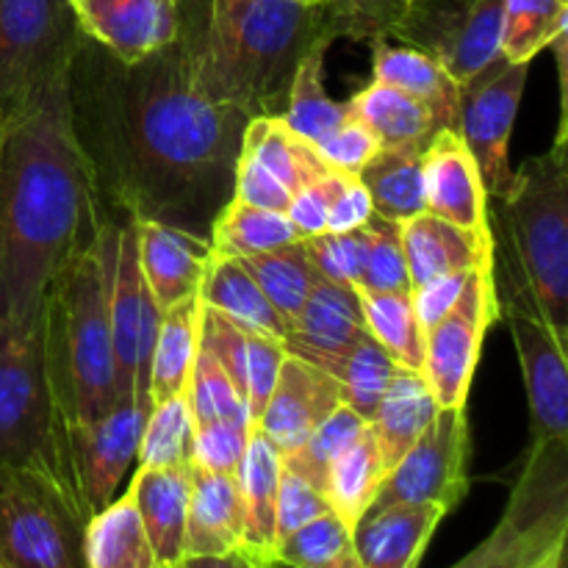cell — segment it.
<instances>
[{"instance_id":"48","label":"cell","mask_w":568,"mask_h":568,"mask_svg":"<svg viewBox=\"0 0 568 568\" xmlns=\"http://www.w3.org/2000/svg\"><path fill=\"white\" fill-rule=\"evenodd\" d=\"M303 242L308 247L316 272L325 281L342 283V286H358L366 261V244H369L366 225L353 227V231L316 233V236L303 239Z\"/></svg>"},{"instance_id":"50","label":"cell","mask_w":568,"mask_h":568,"mask_svg":"<svg viewBox=\"0 0 568 568\" xmlns=\"http://www.w3.org/2000/svg\"><path fill=\"white\" fill-rule=\"evenodd\" d=\"M325 514H331V503L325 499V494L316 491L308 480L283 466L275 508V547L277 541Z\"/></svg>"},{"instance_id":"15","label":"cell","mask_w":568,"mask_h":568,"mask_svg":"<svg viewBox=\"0 0 568 568\" xmlns=\"http://www.w3.org/2000/svg\"><path fill=\"white\" fill-rule=\"evenodd\" d=\"M111 344H114L116 397L131 394L139 408L150 410V358L161 308L139 266L136 225L120 222L114 275H111Z\"/></svg>"},{"instance_id":"21","label":"cell","mask_w":568,"mask_h":568,"mask_svg":"<svg viewBox=\"0 0 568 568\" xmlns=\"http://www.w3.org/2000/svg\"><path fill=\"white\" fill-rule=\"evenodd\" d=\"M425 211L460 227H488V194L469 148L455 128H442L422 153Z\"/></svg>"},{"instance_id":"34","label":"cell","mask_w":568,"mask_h":568,"mask_svg":"<svg viewBox=\"0 0 568 568\" xmlns=\"http://www.w3.org/2000/svg\"><path fill=\"white\" fill-rule=\"evenodd\" d=\"M83 552L89 568H161L131 491L111 499L87 521Z\"/></svg>"},{"instance_id":"23","label":"cell","mask_w":568,"mask_h":568,"mask_svg":"<svg viewBox=\"0 0 568 568\" xmlns=\"http://www.w3.org/2000/svg\"><path fill=\"white\" fill-rule=\"evenodd\" d=\"M136 225L139 266L161 311L200 292L211 242L161 222L131 220Z\"/></svg>"},{"instance_id":"35","label":"cell","mask_w":568,"mask_h":568,"mask_svg":"<svg viewBox=\"0 0 568 568\" xmlns=\"http://www.w3.org/2000/svg\"><path fill=\"white\" fill-rule=\"evenodd\" d=\"M311 364H316L327 375L336 377V383L342 386L344 403L364 422H372L383 392H386L394 372H397L392 355L375 342L369 331L361 333L353 344H347L338 353L316 355V358H311Z\"/></svg>"},{"instance_id":"12","label":"cell","mask_w":568,"mask_h":568,"mask_svg":"<svg viewBox=\"0 0 568 568\" xmlns=\"http://www.w3.org/2000/svg\"><path fill=\"white\" fill-rule=\"evenodd\" d=\"M499 320L491 261L471 270L453 308L425 331V375L438 408H464L480 361L483 338Z\"/></svg>"},{"instance_id":"29","label":"cell","mask_w":568,"mask_h":568,"mask_svg":"<svg viewBox=\"0 0 568 568\" xmlns=\"http://www.w3.org/2000/svg\"><path fill=\"white\" fill-rule=\"evenodd\" d=\"M372 61H375V81L403 89L405 94L427 105V111L436 116L438 128L458 131L460 83L433 55L408 48V44L397 48L388 39H375Z\"/></svg>"},{"instance_id":"18","label":"cell","mask_w":568,"mask_h":568,"mask_svg":"<svg viewBox=\"0 0 568 568\" xmlns=\"http://www.w3.org/2000/svg\"><path fill=\"white\" fill-rule=\"evenodd\" d=\"M344 403L342 386L311 361L286 353L275 386L261 410L258 427L281 455L303 447L305 438Z\"/></svg>"},{"instance_id":"30","label":"cell","mask_w":568,"mask_h":568,"mask_svg":"<svg viewBox=\"0 0 568 568\" xmlns=\"http://www.w3.org/2000/svg\"><path fill=\"white\" fill-rule=\"evenodd\" d=\"M436 414L438 403L427 386L425 375L397 366L369 422L386 471H392L403 460V455L419 442V436L430 427Z\"/></svg>"},{"instance_id":"41","label":"cell","mask_w":568,"mask_h":568,"mask_svg":"<svg viewBox=\"0 0 568 568\" xmlns=\"http://www.w3.org/2000/svg\"><path fill=\"white\" fill-rule=\"evenodd\" d=\"M325 50L327 48H314L303 59V64H300L297 75L292 81V89H288L286 111L281 116L294 133H300L314 148L322 139L331 136L349 116V103L333 100L325 92V83H322Z\"/></svg>"},{"instance_id":"36","label":"cell","mask_w":568,"mask_h":568,"mask_svg":"<svg viewBox=\"0 0 568 568\" xmlns=\"http://www.w3.org/2000/svg\"><path fill=\"white\" fill-rule=\"evenodd\" d=\"M422 153L425 150H377L358 172L369 194L372 214L403 222L425 211V181H422Z\"/></svg>"},{"instance_id":"22","label":"cell","mask_w":568,"mask_h":568,"mask_svg":"<svg viewBox=\"0 0 568 568\" xmlns=\"http://www.w3.org/2000/svg\"><path fill=\"white\" fill-rule=\"evenodd\" d=\"M399 242L410 288L455 272H471L491 261L488 227H460L430 211L399 222Z\"/></svg>"},{"instance_id":"49","label":"cell","mask_w":568,"mask_h":568,"mask_svg":"<svg viewBox=\"0 0 568 568\" xmlns=\"http://www.w3.org/2000/svg\"><path fill=\"white\" fill-rule=\"evenodd\" d=\"M408 0H331L338 37L375 42L388 39Z\"/></svg>"},{"instance_id":"24","label":"cell","mask_w":568,"mask_h":568,"mask_svg":"<svg viewBox=\"0 0 568 568\" xmlns=\"http://www.w3.org/2000/svg\"><path fill=\"white\" fill-rule=\"evenodd\" d=\"M447 510L399 503L372 510L353 530L361 568H416Z\"/></svg>"},{"instance_id":"6","label":"cell","mask_w":568,"mask_h":568,"mask_svg":"<svg viewBox=\"0 0 568 568\" xmlns=\"http://www.w3.org/2000/svg\"><path fill=\"white\" fill-rule=\"evenodd\" d=\"M0 466L50 477L92 519L72 471L67 422L44 364L42 327L31 336L0 333Z\"/></svg>"},{"instance_id":"61","label":"cell","mask_w":568,"mask_h":568,"mask_svg":"<svg viewBox=\"0 0 568 568\" xmlns=\"http://www.w3.org/2000/svg\"><path fill=\"white\" fill-rule=\"evenodd\" d=\"M266 568H272V564H270V566H266Z\"/></svg>"},{"instance_id":"1","label":"cell","mask_w":568,"mask_h":568,"mask_svg":"<svg viewBox=\"0 0 568 568\" xmlns=\"http://www.w3.org/2000/svg\"><path fill=\"white\" fill-rule=\"evenodd\" d=\"M72 133L103 205L211 236L231 203L247 116L192 81V33L125 64L87 37L70 70Z\"/></svg>"},{"instance_id":"27","label":"cell","mask_w":568,"mask_h":568,"mask_svg":"<svg viewBox=\"0 0 568 568\" xmlns=\"http://www.w3.org/2000/svg\"><path fill=\"white\" fill-rule=\"evenodd\" d=\"M366 331L364 308L355 286H342L322 277L305 300L303 311L292 322V333L283 344L300 358L338 353Z\"/></svg>"},{"instance_id":"47","label":"cell","mask_w":568,"mask_h":568,"mask_svg":"<svg viewBox=\"0 0 568 568\" xmlns=\"http://www.w3.org/2000/svg\"><path fill=\"white\" fill-rule=\"evenodd\" d=\"M366 261L361 272V292H410L408 266H405L403 242H399V222L383 220L372 214L366 220Z\"/></svg>"},{"instance_id":"11","label":"cell","mask_w":568,"mask_h":568,"mask_svg":"<svg viewBox=\"0 0 568 568\" xmlns=\"http://www.w3.org/2000/svg\"><path fill=\"white\" fill-rule=\"evenodd\" d=\"M505 0H408L388 39L433 55L458 83L499 59Z\"/></svg>"},{"instance_id":"33","label":"cell","mask_w":568,"mask_h":568,"mask_svg":"<svg viewBox=\"0 0 568 568\" xmlns=\"http://www.w3.org/2000/svg\"><path fill=\"white\" fill-rule=\"evenodd\" d=\"M347 103L349 111L369 128L381 150H425L442 131L427 105L383 81H372Z\"/></svg>"},{"instance_id":"31","label":"cell","mask_w":568,"mask_h":568,"mask_svg":"<svg viewBox=\"0 0 568 568\" xmlns=\"http://www.w3.org/2000/svg\"><path fill=\"white\" fill-rule=\"evenodd\" d=\"M200 316H203V303L197 294L161 311L153 358H150V399L153 405L186 394L194 358L200 353Z\"/></svg>"},{"instance_id":"4","label":"cell","mask_w":568,"mask_h":568,"mask_svg":"<svg viewBox=\"0 0 568 568\" xmlns=\"http://www.w3.org/2000/svg\"><path fill=\"white\" fill-rule=\"evenodd\" d=\"M116 236L120 222L105 216L98 236L72 255L44 300V364L67 427L100 419L116 403L109 308Z\"/></svg>"},{"instance_id":"10","label":"cell","mask_w":568,"mask_h":568,"mask_svg":"<svg viewBox=\"0 0 568 568\" xmlns=\"http://www.w3.org/2000/svg\"><path fill=\"white\" fill-rule=\"evenodd\" d=\"M89 516L50 477L0 466V560L6 568H89Z\"/></svg>"},{"instance_id":"42","label":"cell","mask_w":568,"mask_h":568,"mask_svg":"<svg viewBox=\"0 0 568 568\" xmlns=\"http://www.w3.org/2000/svg\"><path fill=\"white\" fill-rule=\"evenodd\" d=\"M568 28V0H505L499 53L514 64H530Z\"/></svg>"},{"instance_id":"20","label":"cell","mask_w":568,"mask_h":568,"mask_svg":"<svg viewBox=\"0 0 568 568\" xmlns=\"http://www.w3.org/2000/svg\"><path fill=\"white\" fill-rule=\"evenodd\" d=\"M200 344L231 377L255 425L275 386L277 369L288 353L286 344L253 327L239 325L209 305H203V316H200Z\"/></svg>"},{"instance_id":"60","label":"cell","mask_w":568,"mask_h":568,"mask_svg":"<svg viewBox=\"0 0 568 568\" xmlns=\"http://www.w3.org/2000/svg\"><path fill=\"white\" fill-rule=\"evenodd\" d=\"M0 568H6V566H3V560H0Z\"/></svg>"},{"instance_id":"45","label":"cell","mask_w":568,"mask_h":568,"mask_svg":"<svg viewBox=\"0 0 568 568\" xmlns=\"http://www.w3.org/2000/svg\"><path fill=\"white\" fill-rule=\"evenodd\" d=\"M369 422L361 419L347 403L338 405L308 438H305L303 447H297L294 453L283 455V466L294 475H300L303 480H308L316 491L325 494V480L327 471H331L333 460L366 430Z\"/></svg>"},{"instance_id":"38","label":"cell","mask_w":568,"mask_h":568,"mask_svg":"<svg viewBox=\"0 0 568 568\" xmlns=\"http://www.w3.org/2000/svg\"><path fill=\"white\" fill-rule=\"evenodd\" d=\"M239 261L250 272V277L258 283L266 300L275 305L277 314L288 322V327L297 320V314L303 311L305 300L314 292L316 283L322 281L303 239L292 244H283V247L266 250V253L244 255Z\"/></svg>"},{"instance_id":"3","label":"cell","mask_w":568,"mask_h":568,"mask_svg":"<svg viewBox=\"0 0 568 568\" xmlns=\"http://www.w3.org/2000/svg\"><path fill=\"white\" fill-rule=\"evenodd\" d=\"M338 37L331 3L211 0L203 31L192 33V81L211 103L247 120L283 116L300 64Z\"/></svg>"},{"instance_id":"44","label":"cell","mask_w":568,"mask_h":568,"mask_svg":"<svg viewBox=\"0 0 568 568\" xmlns=\"http://www.w3.org/2000/svg\"><path fill=\"white\" fill-rule=\"evenodd\" d=\"M189 410H192V427H216V425H253L244 399L239 397L231 377L222 372L214 355L200 344L194 358L192 377L186 386ZM255 427V425H253Z\"/></svg>"},{"instance_id":"32","label":"cell","mask_w":568,"mask_h":568,"mask_svg":"<svg viewBox=\"0 0 568 568\" xmlns=\"http://www.w3.org/2000/svg\"><path fill=\"white\" fill-rule=\"evenodd\" d=\"M197 297L200 303L220 311L227 320L253 327V331L277 338V342H286L288 331H292L239 258L211 253Z\"/></svg>"},{"instance_id":"28","label":"cell","mask_w":568,"mask_h":568,"mask_svg":"<svg viewBox=\"0 0 568 568\" xmlns=\"http://www.w3.org/2000/svg\"><path fill=\"white\" fill-rule=\"evenodd\" d=\"M281 475L283 455L255 427L239 469V491L244 510L242 549L261 564H275V508Z\"/></svg>"},{"instance_id":"40","label":"cell","mask_w":568,"mask_h":568,"mask_svg":"<svg viewBox=\"0 0 568 568\" xmlns=\"http://www.w3.org/2000/svg\"><path fill=\"white\" fill-rule=\"evenodd\" d=\"M366 331L403 369L422 372L425 364V327L416 316L410 292H361Z\"/></svg>"},{"instance_id":"26","label":"cell","mask_w":568,"mask_h":568,"mask_svg":"<svg viewBox=\"0 0 568 568\" xmlns=\"http://www.w3.org/2000/svg\"><path fill=\"white\" fill-rule=\"evenodd\" d=\"M189 488H192L189 466H170V469L139 466L128 488L161 568H178L186 558Z\"/></svg>"},{"instance_id":"55","label":"cell","mask_w":568,"mask_h":568,"mask_svg":"<svg viewBox=\"0 0 568 568\" xmlns=\"http://www.w3.org/2000/svg\"><path fill=\"white\" fill-rule=\"evenodd\" d=\"M270 564H261V560L250 558L244 549L227 555H205V558H183V564L178 568H266Z\"/></svg>"},{"instance_id":"14","label":"cell","mask_w":568,"mask_h":568,"mask_svg":"<svg viewBox=\"0 0 568 568\" xmlns=\"http://www.w3.org/2000/svg\"><path fill=\"white\" fill-rule=\"evenodd\" d=\"M530 64H514L499 55L494 64L460 83L458 133L469 148L488 200L503 197L510 183L508 148L516 111L527 87Z\"/></svg>"},{"instance_id":"39","label":"cell","mask_w":568,"mask_h":568,"mask_svg":"<svg viewBox=\"0 0 568 568\" xmlns=\"http://www.w3.org/2000/svg\"><path fill=\"white\" fill-rule=\"evenodd\" d=\"M209 242L211 253L244 258V255L266 253V250L300 242V233L283 211L261 209V205L231 197V203L220 211L211 225Z\"/></svg>"},{"instance_id":"53","label":"cell","mask_w":568,"mask_h":568,"mask_svg":"<svg viewBox=\"0 0 568 568\" xmlns=\"http://www.w3.org/2000/svg\"><path fill=\"white\" fill-rule=\"evenodd\" d=\"M471 272H455V275L436 277V281H427L422 286L410 288V300H414L416 316H419L422 327H433L449 308L455 305V300L464 292L466 281H469Z\"/></svg>"},{"instance_id":"19","label":"cell","mask_w":568,"mask_h":568,"mask_svg":"<svg viewBox=\"0 0 568 568\" xmlns=\"http://www.w3.org/2000/svg\"><path fill=\"white\" fill-rule=\"evenodd\" d=\"M89 39L125 64L175 42L183 31L178 0H75Z\"/></svg>"},{"instance_id":"54","label":"cell","mask_w":568,"mask_h":568,"mask_svg":"<svg viewBox=\"0 0 568 568\" xmlns=\"http://www.w3.org/2000/svg\"><path fill=\"white\" fill-rule=\"evenodd\" d=\"M372 216L369 194H366L364 183L358 175H344L342 186H338L336 197H333L331 211H327V225L325 231H353V227L366 225Z\"/></svg>"},{"instance_id":"58","label":"cell","mask_w":568,"mask_h":568,"mask_svg":"<svg viewBox=\"0 0 568 568\" xmlns=\"http://www.w3.org/2000/svg\"><path fill=\"white\" fill-rule=\"evenodd\" d=\"M272 568H288V566H283V564H277V560H275V564H272Z\"/></svg>"},{"instance_id":"46","label":"cell","mask_w":568,"mask_h":568,"mask_svg":"<svg viewBox=\"0 0 568 568\" xmlns=\"http://www.w3.org/2000/svg\"><path fill=\"white\" fill-rule=\"evenodd\" d=\"M192 410L186 394L172 397L150 408L139 438L136 460L148 469H170V466L192 464Z\"/></svg>"},{"instance_id":"59","label":"cell","mask_w":568,"mask_h":568,"mask_svg":"<svg viewBox=\"0 0 568 568\" xmlns=\"http://www.w3.org/2000/svg\"><path fill=\"white\" fill-rule=\"evenodd\" d=\"M558 568H566V558H564V560H560V564H558Z\"/></svg>"},{"instance_id":"7","label":"cell","mask_w":568,"mask_h":568,"mask_svg":"<svg viewBox=\"0 0 568 568\" xmlns=\"http://www.w3.org/2000/svg\"><path fill=\"white\" fill-rule=\"evenodd\" d=\"M87 42L75 0H0V122L6 128L70 83Z\"/></svg>"},{"instance_id":"2","label":"cell","mask_w":568,"mask_h":568,"mask_svg":"<svg viewBox=\"0 0 568 568\" xmlns=\"http://www.w3.org/2000/svg\"><path fill=\"white\" fill-rule=\"evenodd\" d=\"M105 220L72 133L70 83L50 92L3 139L0 159V333L42 327L50 286Z\"/></svg>"},{"instance_id":"37","label":"cell","mask_w":568,"mask_h":568,"mask_svg":"<svg viewBox=\"0 0 568 568\" xmlns=\"http://www.w3.org/2000/svg\"><path fill=\"white\" fill-rule=\"evenodd\" d=\"M386 464L381 458L372 427L366 430L333 460L331 471L325 480V499L331 503V510L355 530L358 521L364 519L366 510L375 503L383 480H386Z\"/></svg>"},{"instance_id":"56","label":"cell","mask_w":568,"mask_h":568,"mask_svg":"<svg viewBox=\"0 0 568 568\" xmlns=\"http://www.w3.org/2000/svg\"><path fill=\"white\" fill-rule=\"evenodd\" d=\"M6 131H9V128H6L3 122H0V159H3V139H6Z\"/></svg>"},{"instance_id":"17","label":"cell","mask_w":568,"mask_h":568,"mask_svg":"<svg viewBox=\"0 0 568 568\" xmlns=\"http://www.w3.org/2000/svg\"><path fill=\"white\" fill-rule=\"evenodd\" d=\"M148 416L150 410L139 408L131 394H120L105 416L67 427L72 471L92 516L116 497L128 466L136 460Z\"/></svg>"},{"instance_id":"9","label":"cell","mask_w":568,"mask_h":568,"mask_svg":"<svg viewBox=\"0 0 568 568\" xmlns=\"http://www.w3.org/2000/svg\"><path fill=\"white\" fill-rule=\"evenodd\" d=\"M566 530L568 436L538 438L499 525L453 568H541L566 549Z\"/></svg>"},{"instance_id":"43","label":"cell","mask_w":568,"mask_h":568,"mask_svg":"<svg viewBox=\"0 0 568 568\" xmlns=\"http://www.w3.org/2000/svg\"><path fill=\"white\" fill-rule=\"evenodd\" d=\"M275 560L288 568H361L353 530L333 510L277 541Z\"/></svg>"},{"instance_id":"16","label":"cell","mask_w":568,"mask_h":568,"mask_svg":"<svg viewBox=\"0 0 568 568\" xmlns=\"http://www.w3.org/2000/svg\"><path fill=\"white\" fill-rule=\"evenodd\" d=\"M331 166L316 148L294 133L281 116H255L247 122L236 161L233 197L286 214L294 194Z\"/></svg>"},{"instance_id":"25","label":"cell","mask_w":568,"mask_h":568,"mask_svg":"<svg viewBox=\"0 0 568 568\" xmlns=\"http://www.w3.org/2000/svg\"><path fill=\"white\" fill-rule=\"evenodd\" d=\"M186 558L227 555L242 549L244 510L236 475L189 464Z\"/></svg>"},{"instance_id":"52","label":"cell","mask_w":568,"mask_h":568,"mask_svg":"<svg viewBox=\"0 0 568 568\" xmlns=\"http://www.w3.org/2000/svg\"><path fill=\"white\" fill-rule=\"evenodd\" d=\"M344 175L347 172L327 170L325 175H320L316 181H311L308 186L300 189L297 194L288 203L286 216L292 220V225L297 227L300 239H311L316 233H325L327 225V211H331L333 197H336L338 186H342Z\"/></svg>"},{"instance_id":"51","label":"cell","mask_w":568,"mask_h":568,"mask_svg":"<svg viewBox=\"0 0 568 568\" xmlns=\"http://www.w3.org/2000/svg\"><path fill=\"white\" fill-rule=\"evenodd\" d=\"M381 150L377 139L372 136L369 128L349 111L347 120L336 128L327 139L316 144V153L325 161L331 170L347 172V175H358L361 166Z\"/></svg>"},{"instance_id":"8","label":"cell","mask_w":568,"mask_h":568,"mask_svg":"<svg viewBox=\"0 0 568 568\" xmlns=\"http://www.w3.org/2000/svg\"><path fill=\"white\" fill-rule=\"evenodd\" d=\"M488 231H491L494 297H497L499 320H505L514 336L521 375H525L532 442L568 436V342L555 333L552 322L547 320L532 292L525 266L519 264L503 231L494 222H488Z\"/></svg>"},{"instance_id":"13","label":"cell","mask_w":568,"mask_h":568,"mask_svg":"<svg viewBox=\"0 0 568 568\" xmlns=\"http://www.w3.org/2000/svg\"><path fill=\"white\" fill-rule=\"evenodd\" d=\"M469 419L464 408H438L419 442L403 455L397 466L386 475L377 491L372 510H383L388 505L416 503L438 505L449 514L455 505L464 503L469 491Z\"/></svg>"},{"instance_id":"57","label":"cell","mask_w":568,"mask_h":568,"mask_svg":"<svg viewBox=\"0 0 568 568\" xmlns=\"http://www.w3.org/2000/svg\"><path fill=\"white\" fill-rule=\"evenodd\" d=\"M297 3H331V0H297Z\"/></svg>"},{"instance_id":"5","label":"cell","mask_w":568,"mask_h":568,"mask_svg":"<svg viewBox=\"0 0 568 568\" xmlns=\"http://www.w3.org/2000/svg\"><path fill=\"white\" fill-rule=\"evenodd\" d=\"M488 222L503 231L530 286L552 322L555 333L568 342V161L566 139L532 155L510 175L503 197L488 209Z\"/></svg>"}]
</instances>
